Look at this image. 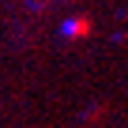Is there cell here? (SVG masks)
Here are the masks:
<instances>
[{"mask_svg": "<svg viewBox=\"0 0 128 128\" xmlns=\"http://www.w3.org/2000/svg\"><path fill=\"white\" fill-rule=\"evenodd\" d=\"M90 26H87V19H68V23H64V34H68V38H83Z\"/></svg>", "mask_w": 128, "mask_h": 128, "instance_id": "cell-1", "label": "cell"}]
</instances>
